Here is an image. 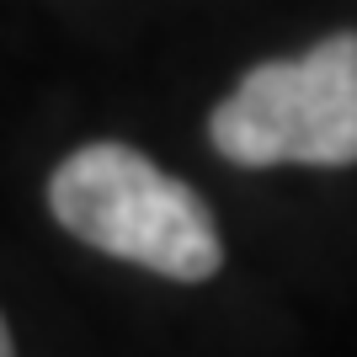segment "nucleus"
I'll list each match as a JSON object with an SVG mask.
<instances>
[{
	"instance_id": "1",
	"label": "nucleus",
	"mask_w": 357,
	"mask_h": 357,
	"mask_svg": "<svg viewBox=\"0 0 357 357\" xmlns=\"http://www.w3.org/2000/svg\"><path fill=\"white\" fill-rule=\"evenodd\" d=\"M48 208L96 251L134 261L171 283H208L224 267L219 224L187 181L128 144H86L54 171Z\"/></svg>"
},
{
	"instance_id": "2",
	"label": "nucleus",
	"mask_w": 357,
	"mask_h": 357,
	"mask_svg": "<svg viewBox=\"0 0 357 357\" xmlns=\"http://www.w3.org/2000/svg\"><path fill=\"white\" fill-rule=\"evenodd\" d=\"M235 165H352L357 160V32H336L298 59H267L208 118Z\"/></svg>"
},
{
	"instance_id": "3",
	"label": "nucleus",
	"mask_w": 357,
	"mask_h": 357,
	"mask_svg": "<svg viewBox=\"0 0 357 357\" xmlns=\"http://www.w3.org/2000/svg\"><path fill=\"white\" fill-rule=\"evenodd\" d=\"M0 357H16V347H11V326H6V314H0Z\"/></svg>"
}]
</instances>
